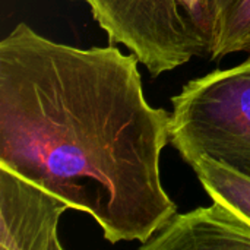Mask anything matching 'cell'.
I'll return each mask as SVG.
<instances>
[{
	"label": "cell",
	"mask_w": 250,
	"mask_h": 250,
	"mask_svg": "<svg viewBox=\"0 0 250 250\" xmlns=\"http://www.w3.org/2000/svg\"><path fill=\"white\" fill-rule=\"evenodd\" d=\"M142 250L250 249V220L233 207L214 201L211 207L176 214Z\"/></svg>",
	"instance_id": "obj_5"
},
{
	"label": "cell",
	"mask_w": 250,
	"mask_h": 250,
	"mask_svg": "<svg viewBox=\"0 0 250 250\" xmlns=\"http://www.w3.org/2000/svg\"><path fill=\"white\" fill-rule=\"evenodd\" d=\"M135 53L78 48L18 23L0 42V166L91 215L107 242H148L176 214L161 183L170 113Z\"/></svg>",
	"instance_id": "obj_1"
},
{
	"label": "cell",
	"mask_w": 250,
	"mask_h": 250,
	"mask_svg": "<svg viewBox=\"0 0 250 250\" xmlns=\"http://www.w3.org/2000/svg\"><path fill=\"white\" fill-rule=\"evenodd\" d=\"M69 205L0 166V249L62 250L59 221Z\"/></svg>",
	"instance_id": "obj_4"
},
{
	"label": "cell",
	"mask_w": 250,
	"mask_h": 250,
	"mask_svg": "<svg viewBox=\"0 0 250 250\" xmlns=\"http://www.w3.org/2000/svg\"><path fill=\"white\" fill-rule=\"evenodd\" d=\"M212 201H221L250 220V179L227 166L199 157L189 163Z\"/></svg>",
	"instance_id": "obj_7"
},
{
	"label": "cell",
	"mask_w": 250,
	"mask_h": 250,
	"mask_svg": "<svg viewBox=\"0 0 250 250\" xmlns=\"http://www.w3.org/2000/svg\"><path fill=\"white\" fill-rule=\"evenodd\" d=\"M171 104L170 142L188 164L208 157L250 179V54L192 79Z\"/></svg>",
	"instance_id": "obj_2"
},
{
	"label": "cell",
	"mask_w": 250,
	"mask_h": 250,
	"mask_svg": "<svg viewBox=\"0 0 250 250\" xmlns=\"http://www.w3.org/2000/svg\"><path fill=\"white\" fill-rule=\"evenodd\" d=\"M94 19L152 76L211 54V0H82Z\"/></svg>",
	"instance_id": "obj_3"
},
{
	"label": "cell",
	"mask_w": 250,
	"mask_h": 250,
	"mask_svg": "<svg viewBox=\"0 0 250 250\" xmlns=\"http://www.w3.org/2000/svg\"><path fill=\"white\" fill-rule=\"evenodd\" d=\"M211 59L233 53L250 54V0H211Z\"/></svg>",
	"instance_id": "obj_6"
}]
</instances>
